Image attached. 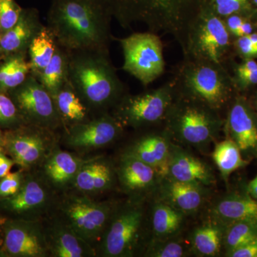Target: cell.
<instances>
[{"label": "cell", "instance_id": "obj_1", "mask_svg": "<svg viewBox=\"0 0 257 257\" xmlns=\"http://www.w3.org/2000/svg\"><path fill=\"white\" fill-rule=\"evenodd\" d=\"M112 18L106 0H52L46 26L67 52H109Z\"/></svg>", "mask_w": 257, "mask_h": 257}, {"label": "cell", "instance_id": "obj_2", "mask_svg": "<svg viewBox=\"0 0 257 257\" xmlns=\"http://www.w3.org/2000/svg\"><path fill=\"white\" fill-rule=\"evenodd\" d=\"M69 53V82L92 117L112 109L126 92L111 63L109 52Z\"/></svg>", "mask_w": 257, "mask_h": 257}, {"label": "cell", "instance_id": "obj_3", "mask_svg": "<svg viewBox=\"0 0 257 257\" xmlns=\"http://www.w3.org/2000/svg\"><path fill=\"white\" fill-rule=\"evenodd\" d=\"M113 18L121 26L143 24L149 30L180 26L204 4L202 0H106Z\"/></svg>", "mask_w": 257, "mask_h": 257}, {"label": "cell", "instance_id": "obj_4", "mask_svg": "<svg viewBox=\"0 0 257 257\" xmlns=\"http://www.w3.org/2000/svg\"><path fill=\"white\" fill-rule=\"evenodd\" d=\"M165 121L172 139L199 150L208 148L222 126L217 111L177 93Z\"/></svg>", "mask_w": 257, "mask_h": 257}, {"label": "cell", "instance_id": "obj_5", "mask_svg": "<svg viewBox=\"0 0 257 257\" xmlns=\"http://www.w3.org/2000/svg\"><path fill=\"white\" fill-rule=\"evenodd\" d=\"M179 95L199 101L219 111L229 97V78L221 64L184 58L175 80Z\"/></svg>", "mask_w": 257, "mask_h": 257}, {"label": "cell", "instance_id": "obj_6", "mask_svg": "<svg viewBox=\"0 0 257 257\" xmlns=\"http://www.w3.org/2000/svg\"><path fill=\"white\" fill-rule=\"evenodd\" d=\"M229 45L224 20L205 5L189 25L182 49L184 58L221 64Z\"/></svg>", "mask_w": 257, "mask_h": 257}, {"label": "cell", "instance_id": "obj_7", "mask_svg": "<svg viewBox=\"0 0 257 257\" xmlns=\"http://www.w3.org/2000/svg\"><path fill=\"white\" fill-rule=\"evenodd\" d=\"M176 96L172 82L135 95L126 92L111 114L124 128L147 127L165 121Z\"/></svg>", "mask_w": 257, "mask_h": 257}, {"label": "cell", "instance_id": "obj_8", "mask_svg": "<svg viewBox=\"0 0 257 257\" xmlns=\"http://www.w3.org/2000/svg\"><path fill=\"white\" fill-rule=\"evenodd\" d=\"M61 220L93 247L97 248L116 208L82 194L66 196L59 206Z\"/></svg>", "mask_w": 257, "mask_h": 257}, {"label": "cell", "instance_id": "obj_9", "mask_svg": "<svg viewBox=\"0 0 257 257\" xmlns=\"http://www.w3.org/2000/svg\"><path fill=\"white\" fill-rule=\"evenodd\" d=\"M122 50V69L144 86L157 80L165 70L163 45L154 32H135L124 38L116 39Z\"/></svg>", "mask_w": 257, "mask_h": 257}, {"label": "cell", "instance_id": "obj_10", "mask_svg": "<svg viewBox=\"0 0 257 257\" xmlns=\"http://www.w3.org/2000/svg\"><path fill=\"white\" fill-rule=\"evenodd\" d=\"M141 200L132 199L115 209L97 248L101 256H133L138 249L145 211Z\"/></svg>", "mask_w": 257, "mask_h": 257}, {"label": "cell", "instance_id": "obj_11", "mask_svg": "<svg viewBox=\"0 0 257 257\" xmlns=\"http://www.w3.org/2000/svg\"><path fill=\"white\" fill-rule=\"evenodd\" d=\"M57 143L55 130L26 124L7 130L3 146L15 164L28 170L43 165Z\"/></svg>", "mask_w": 257, "mask_h": 257}, {"label": "cell", "instance_id": "obj_12", "mask_svg": "<svg viewBox=\"0 0 257 257\" xmlns=\"http://www.w3.org/2000/svg\"><path fill=\"white\" fill-rule=\"evenodd\" d=\"M8 94L14 101L26 124L55 131L63 128L53 97L31 74L23 84Z\"/></svg>", "mask_w": 257, "mask_h": 257}, {"label": "cell", "instance_id": "obj_13", "mask_svg": "<svg viewBox=\"0 0 257 257\" xmlns=\"http://www.w3.org/2000/svg\"><path fill=\"white\" fill-rule=\"evenodd\" d=\"M124 128L112 114L106 112L64 130V142L75 151H92L114 143Z\"/></svg>", "mask_w": 257, "mask_h": 257}, {"label": "cell", "instance_id": "obj_14", "mask_svg": "<svg viewBox=\"0 0 257 257\" xmlns=\"http://www.w3.org/2000/svg\"><path fill=\"white\" fill-rule=\"evenodd\" d=\"M53 187L42 175L25 177L21 188L12 197L0 199L5 210L28 220H40L53 204Z\"/></svg>", "mask_w": 257, "mask_h": 257}, {"label": "cell", "instance_id": "obj_15", "mask_svg": "<svg viewBox=\"0 0 257 257\" xmlns=\"http://www.w3.org/2000/svg\"><path fill=\"white\" fill-rule=\"evenodd\" d=\"M3 248L10 256H50L45 228L40 220L13 221L5 223Z\"/></svg>", "mask_w": 257, "mask_h": 257}, {"label": "cell", "instance_id": "obj_16", "mask_svg": "<svg viewBox=\"0 0 257 257\" xmlns=\"http://www.w3.org/2000/svg\"><path fill=\"white\" fill-rule=\"evenodd\" d=\"M116 172L121 189L135 200H141L145 196L155 192L162 179L151 166L125 153Z\"/></svg>", "mask_w": 257, "mask_h": 257}, {"label": "cell", "instance_id": "obj_17", "mask_svg": "<svg viewBox=\"0 0 257 257\" xmlns=\"http://www.w3.org/2000/svg\"><path fill=\"white\" fill-rule=\"evenodd\" d=\"M164 177L205 187L215 182L214 176L207 164L174 143L171 147Z\"/></svg>", "mask_w": 257, "mask_h": 257}, {"label": "cell", "instance_id": "obj_18", "mask_svg": "<svg viewBox=\"0 0 257 257\" xmlns=\"http://www.w3.org/2000/svg\"><path fill=\"white\" fill-rule=\"evenodd\" d=\"M157 200L169 204L184 215L194 214L204 204L207 187L163 177L156 190Z\"/></svg>", "mask_w": 257, "mask_h": 257}, {"label": "cell", "instance_id": "obj_19", "mask_svg": "<svg viewBox=\"0 0 257 257\" xmlns=\"http://www.w3.org/2000/svg\"><path fill=\"white\" fill-rule=\"evenodd\" d=\"M116 169L102 157L88 159L79 170L72 187L88 197L99 195L112 189L116 184Z\"/></svg>", "mask_w": 257, "mask_h": 257}, {"label": "cell", "instance_id": "obj_20", "mask_svg": "<svg viewBox=\"0 0 257 257\" xmlns=\"http://www.w3.org/2000/svg\"><path fill=\"white\" fill-rule=\"evenodd\" d=\"M226 128L241 154L257 156V117L245 101L237 99L231 106Z\"/></svg>", "mask_w": 257, "mask_h": 257}, {"label": "cell", "instance_id": "obj_21", "mask_svg": "<svg viewBox=\"0 0 257 257\" xmlns=\"http://www.w3.org/2000/svg\"><path fill=\"white\" fill-rule=\"evenodd\" d=\"M45 228L50 256L90 257L96 256L95 248L84 241L61 219Z\"/></svg>", "mask_w": 257, "mask_h": 257}, {"label": "cell", "instance_id": "obj_22", "mask_svg": "<svg viewBox=\"0 0 257 257\" xmlns=\"http://www.w3.org/2000/svg\"><path fill=\"white\" fill-rule=\"evenodd\" d=\"M45 26L36 8H23L17 23L0 37V52L4 57L18 52L28 53L30 44Z\"/></svg>", "mask_w": 257, "mask_h": 257}, {"label": "cell", "instance_id": "obj_23", "mask_svg": "<svg viewBox=\"0 0 257 257\" xmlns=\"http://www.w3.org/2000/svg\"><path fill=\"white\" fill-rule=\"evenodd\" d=\"M172 143L170 134L165 130L162 133L147 134L138 138L124 153L151 166L162 178L165 177Z\"/></svg>", "mask_w": 257, "mask_h": 257}, {"label": "cell", "instance_id": "obj_24", "mask_svg": "<svg viewBox=\"0 0 257 257\" xmlns=\"http://www.w3.org/2000/svg\"><path fill=\"white\" fill-rule=\"evenodd\" d=\"M87 160L56 147L42 165V175L53 188H67L72 186L79 170Z\"/></svg>", "mask_w": 257, "mask_h": 257}, {"label": "cell", "instance_id": "obj_25", "mask_svg": "<svg viewBox=\"0 0 257 257\" xmlns=\"http://www.w3.org/2000/svg\"><path fill=\"white\" fill-rule=\"evenodd\" d=\"M210 216L224 226L236 221H257V202L248 194H229L214 203Z\"/></svg>", "mask_w": 257, "mask_h": 257}, {"label": "cell", "instance_id": "obj_26", "mask_svg": "<svg viewBox=\"0 0 257 257\" xmlns=\"http://www.w3.org/2000/svg\"><path fill=\"white\" fill-rule=\"evenodd\" d=\"M52 97L64 130L92 119L90 111L69 81Z\"/></svg>", "mask_w": 257, "mask_h": 257}, {"label": "cell", "instance_id": "obj_27", "mask_svg": "<svg viewBox=\"0 0 257 257\" xmlns=\"http://www.w3.org/2000/svg\"><path fill=\"white\" fill-rule=\"evenodd\" d=\"M225 226L214 219L204 223L193 231L190 249L198 256H219L223 247Z\"/></svg>", "mask_w": 257, "mask_h": 257}, {"label": "cell", "instance_id": "obj_28", "mask_svg": "<svg viewBox=\"0 0 257 257\" xmlns=\"http://www.w3.org/2000/svg\"><path fill=\"white\" fill-rule=\"evenodd\" d=\"M184 216L181 211L169 204L157 200L152 211L153 239L175 236L183 226Z\"/></svg>", "mask_w": 257, "mask_h": 257}, {"label": "cell", "instance_id": "obj_29", "mask_svg": "<svg viewBox=\"0 0 257 257\" xmlns=\"http://www.w3.org/2000/svg\"><path fill=\"white\" fill-rule=\"evenodd\" d=\"M30 74L27 52L5 55L0 61V92L8 94L23 84Z\"/></svg>", "mask_w": 257, "mask_h": 257}, {"label": "cell", "instance_id": "obj_30", "mask_svg": "<svg viewBox=\"0 0 257 257\" xmlns=\"http://www.w3.org/2000/svg\"><path fill=\"white\" fill-rule=\"evenodd\" d=\"M69 65V52L57 44L52 60L37 77L52 96L68 82Z\"/></svg>", "mask_w": 257, "mask_h": 257}, {"label": "cell", "instance_id": "obj_31", "mask_svg": "<svg viewBox=\"0 0 257 257\" xmlns=\"http://www.w3.org/2000/svg\"><path fill=\"white\" fill-rule=\"evenodd\" d=\"M56 47L57 42L55 37L45 25L28 49L29 65L32 76L37 78L48 65L55 55Z\"/></svg>", "mask_w": 257, "mask_h": 257}, {"label": "cell", "instance_id": "obj_32", "mask_svg": "<svg viewBox=\"0 0 257 257\" xmlns=\"http://www.w3.org/2000/svg\"><path fill=\"white\" fill-rule=\"evenodd\" d=\"M212 158L225 181H227L233 172L247 163L243 160L239 147L230 138L216 144Z\"/></svg>", "mask_w": 257, "mask_h": 257}, {"label": "cell", "instance_id": "obj_33", "mask_svg": "<svg viewBox=\"0 0 257 257\" xmlns=\"http://www.w3.org/2000/svg\"><path fill=\"white\" fill-rule=\"evenodd\" d=\"M257 237V221H239L225 226L223 246L226 256L235 248Z\"/></svg>", "mask_w": 257, "mask_h": 257}, {"label": "cell", "instance_id": "obj_34", "mask_svg": "<svg viewBox=\"0 0 257 257\" xmlns=\"http://www.w3.org/2000/svg\"><path fill=\"white\" fill-rule=\"evenodd\" d=\"M191 251L186 243L175 237L152 239L147 248L146 256L151 257H184Z\"/></svg>", "mask_w": 257, "mask_h": 257}, {"label": "cell", "instance_id": "obj_35", "mask_svg": "<svg viewBox=\"0 0 257 257\" xmlns=\"http://www.w3.org/2000/svg\"><path fill=\"white\" fill-rule=\"evenodd\" d=\"M26 124L18 108L9 94L0 92V128L7 130Z\"/></svg>", "mask_w": 257, "mask_h": 257}, {"label": "cell", "instance_id": "obj_36", "mask_svg": "<svg viewBox=\"0 0 257 257\" xmlns=\"http://www.w3.org/2000/svg\"><path fill=\"white\" fill-rule=\"evenodd\" d=\"M23 10L16 0H0V37L17 23Z\"/></svg>", "mask_w": 257, "mask_h": 257}, {"label": "cell", "instance_id": "obj_37", "mask_svg": "<svg viewBox=\"0 0 257 257\" xmlns=\"http://www.w3.org/2000/svg\"><path fill=\"white\" fill-rule=\"evenodd\" d=\"M218 16L224 18L237 15L248 8V0H211L209 5Z\"/></svg>", "mask_w": 257, "mask_h": 257}, {"label": "cell", "instance_id": "obj_38", "mask_svg": "<svg viewBox=\"0 0 257 257\" xmlns=\"http://www.w3.org/2000/svg\"><path fill=\"white\" fill-rule=\"evenodd\" d=\"M25 176L23 172L9 173L0 179V199L12 197L21 188Z\"/></svg>", "mask_w": 257, "mask_h": 257}, {"label": "cell", "instance_id": "obj_39", "mask_svg": "<svg viewBox=\"0 0 257 257\" xmlns=\"http://www.w3.org/2000/svg\"><path fill=\"white\" fill-rule=\"evenodd\" d=\"M227 256L257 257V237L235 248Z\"/></svg>", "mask_w": 257, "mask_h": 257}, {"label": "cell", "instance_id": "obj_40", "mask_svg": "<svg viewBox=\"0 0 257 257\" xmlns=\"http://www.w3.org/2000/svg\"><path fill=\"white\" fill-rule=\"evenodd\" d=\"M236 45H237L240 53L245 57L257 56V46L253 45L252 42L248 38V35L238 37Z\"/></svg>", "mask_w": 257, "mask_h": 257}, {"label": "cell", "instance_id": "obj_41", "mask_svg": "<svg viewBox=\"0 0 257 257\" xmlns=\"http://www.w3.org/2000/svg\"><path fill=\"white\" fill-rule=\"evenodd\" d=\"M244 21V19L238 15H231V16L226 18V20H224L226 28L229 30L230 34H232L234 36H236L238 30Z\"/></svg>", "mask_w": 257, "mask_h": 257}, {"label": "cell", "instance_id": "obj_42", "mask_svg": "<svg viewBox=\"0 0 257 257\" xmlns=\"http://www.w3.org/2000/svg\"><path fill=\"white\" fill-rule=\"evenodd\" d=\"M14 164V161L8 158L2 152V150L0 149V179L10 173Z\"/></svg>", "mask_w": 257, "mask_h": 257}, {"label": "cell", "instance_id": "obj_43", "mask_svg": "<svg viewBox=\"0 0 257 257\" xmlns=\"http://www.w3.org/2000/svg\"><path fill=\"white\" fill-rule=\"evenodd\" d=\"M238 79L242 85L250 86L257 84V70L242 74H237Z\"/></svg>", "mask_w": 257, "mask_h": 257}, {"label": "cell", "instance_id": "obj_44", "mask_svg": "<svg viewBox=\"0 0 257 257\" xmlns=\"http://www.w3.org/2000/svg\"><path fill=\"white\" fill-rule=\"evenodd\" d=\"M257 70V62L254 60H248L245 61L243 64H240L236 69V74L248 73Z\"/></svg>", "mask_w": 257, "mask_h": 257}, {"label": "cell", "instance_id": "obj_45", "mask_svg": "<svg viewBox=\"0 0 257 257\" xmlns=\"http://www.w3.org/2000/svg\"><path fill=\"white\" fill-rule=\"evenodd\" d=\"M252 25H251V23H250L249 22L245 20L242 25H241V27H240L239 30H238L236 36L238 37L246 36V35H250V34L252 33Z\"/></svg>", "mask_w": 257, "mask_h": 257}, {"label": "cell", "instance_id": "obj_46", "mask_svg": "<svg viewBox=\"0 0 257 257\" xmlns=\"http://www.w3.org/2000/svg\"><path fill=\"white\" fill-rule=\"evenodd\" d=\"M247 193L257 202V175L248 183Z\"/></svg>", "mask_w": 257, "mask_h": 257}, {"label": "cell", "instance_id": "obj_47", "mask_svg": "<svg viewBox=\"0 0 257 257\" xmlns=\"http://www.w3.org/2000/svg\"><path fill=\"white\" fill-rule=\"evenodd\" d=\"M248 38L250 39L253 45H256L257 46V33H255V32H252V33L250 34V35H248Z\"/></svg>", "mask_w": 257, "mask_h": 257}, {"label": "cell", "instance_id": "obj_48", "mask_svg": "<svg viewBox=\"0 0 257 257\" xmlns=\"http://www.w3.org/2000/svg\"><path fill=\"white\" fill-rule=\"evenodd\" d=\"M3 136H4V134L3 133V132L1 131V128H0V147L3 146Z\"/></svg>", "mask_w": 257, "mask_h": 257}, {"label": "cell", "instance_id": "obj_49", "mask_svg": "<svg viewBox=\"0 0 257 257\" xmlns=\"http://www.w3.org/2000/svg\"><path fill=\"white\" fill-rule=\"evenodd\" d=\"M4 221H2L1 219H0V236H1V231H3V229H4V225H5Z\"/></svg>", "mask_w": 257, "mask_h": 257}, {"label": "cell", "instance_id": "obj_50", "mask_svg": "<svg viewBox=\"0 0 257 257\" xmlns=\"http://www.w3.org/2000/svg\"><path fill=\"white\" fill-rule=\"evenodd\" d=\"M3 57H4V55H3L1 52H0V61L3 60Z\"/></svg>", "mask_w": 257, "mask_h": 257}, {"label": "cell", "instance_id": "obj_51", "mask_svg": "<svg viewBox=\"0 0 257 257\" xmlns=\"http://www.w3.org/2000/svg\"><path fill=\"white\" fill-rule=\"evenodd\" d=\"M253 3H254V4L256 5V6L257 7V0H253Z\"/></svg>", "mask_w": 257, "mask_h": 257}, {"label": "cell", "instance_id": "obj_52", "mask_svg": "<svg viewBox=\"0 0 257 257\" xmlns=\"http://www.w3.org/2000/svg\"><path fill=\"white\" fill-rule=\"evenodd\" d=\"M256 108H257V99H256Z\"/></svg>", "mask_w": 257, "mask_h": 257}, {"label": "cell", "instance_id": "obj_53", "mask_svg": "<svg viewBox=\"0 0 257 257\" xmlns=\"http://www.w3.org/2000/svg\"><path fill=\"white\" fill-rule=\"evenodd\" d=\"M0 149H1V148H0Z\"/></svg>", "mask_w": 257, "mask_h": 257}]
</instances>
